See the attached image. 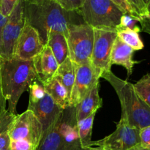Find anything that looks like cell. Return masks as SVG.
<instances>
[{
  "label": "cell",
  "instance_id": "cell-1",
  "mask_svg": "<svg viewBox=\"0 0 150 150\" xmlns=\"http://www.w3.org/2000/svg\"><path fill=\"white\" fill-rule=\"evenodd\" d=\"M25 11L26 21L38 31L44 45L51 32H59L67 38L70 25L83 23L79 21L81 17L79 13L65 10L53 0L39 4L26 1Z\"/></svg>",
  "mask_w": 150,
  "mask_h": 150
},
{
  "label": "cell",
  "instance_id": "cell-2",
  "mask_svg": "<svg viewBox=\"0 0 150 150\" xmlns=\"http://www.w3.org/2000/svg\"><path fill=\"white\" fill-rule=\"evenodd\" d=\"M0 73L3 95L8 103L7 111L17 114L16 107L21 96L29 90L30 85L38 79L33 60L1 58Z\"/></svg>",
  "mask_w": 150,
  "mask_h": 150
},
{
  "label": "cell",
  "instance_id": "cell-3",
  "mask_svg": "<svg viewBox=\"0 0 150 150\" xmlns=\"http://www.w3.org/2000/svg\"><path fill=\"white\" fill-rule=\"evenodd\" d=\"M100 78L105 79L115 90L122 108L121 120L141 130L150 125V108L135 91L133 84L120 79L111 72H104Z\"/></svg>",
  "mask_w": 150,
  "mask_h": 150
},
{
  "label": "cell",
  "instance_id": "cell-4",
  "mask_svg": "<svg viewBox=\"0 0 150 150\" xmlns=\"http://www.w3.org/2000/svg\"><path fill=\"white\" fill-rule=\"evenodd\" d=\"M77 123L76 108H64L55 122L42 133L36 150H84Z\"/></svg>",
  "mask_w": 150,
  "mask_h": 150
},
{
  "label": "cell",
  "instance_id": "cell-5",
  "mask_svg": "<svg viewBox=\"0 0 150 150\" xmlns=\"http://www.w3.org/2000/svg\"><path fill=\"white\" fill-rule=\"evenodd\" d=\"M77 13L83 22L92 28L115 29L125 14L111 0H83Z\"/></svg>",
  "mask_w": 150,
  "mask_h": 150
},
{
  "label": "cell",
  "instance_id": "cell-6",
  "mask_svg": "<svg viewBox=\"0 0 150 150\" xmlns=\"http://www.w3.org/2000/svg\"><path fill=\"white\" fill-rule=\"evenodd\" d=\"M29 92L27 110L32 111L41 123L43 133L55 122L64 109L54 102L38 79L30 85Z\"/></svg>",
  "mask_w": 150,
  "mask_h": 150
},
{
  "label": "cell",
  "instance_id": "cell-7",
  "mask_svg": "<svg viewBox=\"0 0 150 150\" xmlns=\"http://www.w3.org/2000/svg\"><path fill=\"white\" fill-rule=\"evenodd\" d=\"M69 57L76 64L91 62L94 28L85 23L69 26L67 37Z\"/></svg>",
  "mask_w": 150,
  "mask_h": 150
},
{
  "label": "cell",
  "instance_id": "cell-8",
  "mask_svg": "<svg viewBox=\"0 0 150 150\" xmlns=\"http://www.w3.org/2000/svg\"><path fill=\"white\" fill-rule=\"evenodd\" d=\"M26 1L18 0L7 18V23L3 29L0 49V57L2 59L13 58L16 42L26 23Z\"/></svg>",
  "mask_w": 150,
  "mask_h": 150
},
{
  "label": "cell",
  "instance_id": "cell-9",
  "mask_svg": "<svg viewBox=\"0 0 150 150\" xmlns=\"http://www.w3.org/2000/svg\"><path fill=\"white\" fill-rule=\"evenodd\" d=\"M117 38L115 29L94 28V43L91 62L100 78L104 72L111 70V54Z\"/></svg>",
  "mask_w": 150,
  "mask_h": 150
},
{
  "label": "cell",
  "instance_id": "cell-10",
  "mask_svg": "<svg viewBox=\"0 0 150 150\" xmlns=\"http://www.w3.org/2000/svg\"><path fill=\"white\" fill-rule=\"evenodd\" d=\"M11 141H26L38 147L42 135L41 123L31 111L16 114L8 130Z\"/></svg>",
  "mask_w": 150,
  "mask_h": 150
},
{
  "label": "cell",
  "instance_id": "cell-11",
  "mask_svg": "<svg viewBox=\"0 0 150 150\" xmlns=\"http://www.w3.org/2000/svg\"><path fill=\"white\" fill-rule=\"evenodd\" d=\"M140 130L120 119L117 128L101 140L92 141V146H101L110 150H128L140 144Z\"/></svg>",
  "mask_w": 150,
  "mask_h": 150
},
{
  "label": "cell",
  "instance_id": "cell-12",
  "mask_svg": "<svg viewBox=\"0 0 150 150\" xmlns=\"http://www.w3.org/2000/svg\"><path fill=\"white\" fill-rule=\"evenodd\" d=\"M44 46L38 31L26 21L16 42L13 58L22 61L32 60L42 51Z\"/></svg>",
  "mask_w": 150,
  "mask_h": 150
},
{
  "label": "cell",
  "instance_id": "cell-13",
  "mask_svg": "<svg viewBox=\"0 0 150 150\" xmlns=\"http://www.w3.org/2000/svg\"><path fill=\"white\" fill-rule=\"evenodd\" d=\"M100 76L92 63L76 64V78L70 96V106L76 107L85 95L100 83Z\"/></svg>",
  "mask_w": 150,
  "mask_h": 150
},
{
  "label": "cell",
  "instance_id": "cell-14",
  "mask_svg": "<svg viewBox=\"0 0 150 150\" xmlns=\"http://www.w3.org/2000/svg\"><path fill=\"white\" fill-rule=\"evenodd\" d=\"M32 60L38 79L40 81H44L54 77L59 65L51 48L46 45L44 46L42 51Z\"/></svg>",
  "mask_w": 150,
  "mask_h": 150
},
{
  "label": "cell",
  "instance_id": "cell-15",
  "mask_svg": "<svg viewBox=\"0 0 150 150\" xmlns=\"http://www.w3.org/2000/svg\"><path fill=\"white\" fill-rule=\"evenodd\" d=\"M134 50L117 37L114 41L111 54V64L121 65L126 69L127 77L131 76L133 66L139 63L133 59Z\"/></svg>",
  "mask_w": 150,
  "mask_h": 150
},
{
  "label": "cell",
  "instance_id": "cell-16",
  "mask_svg": "<svg viewBox=\"0 0 150 150\" xmlns=\"http://www.w3.org/2000/svg\"><path fill=\"white\" fill-rule=\"evenodd\" d=\"M99 89L100 83H98L75 107L77 122L97 113L98 109L103 106V100L100 97Z\"/></svg>",
  "mask_w": 150,
  "mask_h": 150
},
{
  "label": "cell",
  "instance_id": "cell-17",
  "mask_svg": "<svg viewBox=\"0 0 150 150\" xmlns=\"http://www.w3.org/2000/svg\"><path fill=\"white\" fill-rule=\"evenodd\" d=\"M46 92L49 94L54 102L61 108L64 109L70 106V97L66 88L62 84L61 82L53 77L44 81H41Z\"/></svg>",
  "mask_w": 150,
  "mask_h": 150
},
{
  "label": "cell",
  "instance_id": "cell-18",
  "mask_svg": "<svg viewBox=\"0 0 150 150\" xmlns=\"http://www.w3.org/2000/svg\"><path fill=\"white\" fill-rule=\"evenodd\" d=\"M45 45L51 48L59 64H61L69 57L67 38L63 34L51 32L48 35Z\"/></svg>",
  "mask_w": 150,
  "mask_h": 150
},
{
  "label": "cell",
  "instance_id": "cell-19",
  "mask_svg": "<svg viewBox=\"0 0 150 150\" xmlns=\"http://www.w3.org/2000/svg\"><path fill=\"white\" fill-rule=\"evenodd\" d=\"M76 64L73 62L70 57H67L61 64L59 65L54 77L58 79L62 84L66 88L70 97L73 90L76 78Z\"/></svg>",
  "mask_w": 150,
  "mask_h": 150
},
{
  "label": "cell",
  "instance_id": "cell-20",
  "mask_svg": "<svg viewBox=\"0 0 150 150\" xmlns=\"http://www.w3.org/2000/svg\"><path fill=\"white\" fill-rule=\"evenodd\" d=\"M96 113L78 122V133L81 144L83 149L92 146V134L94 120Z\"/></svg>",
  "mask_w": 150,
  "mask_h": 150
},
{
  "label": "cell",
  "instance_id": "cell-21",
  "mask_svg": "<svg viewBox=\"0 0 150 150\" xmlns=\"http://www.w3.org/2000/svg\"><path fill=\"white\" fill-rule=\"evenodd\" d=\"M116 30L117 32V37L134 51L143 49L144 45L141 39L139 32L122 27H117Z\"/></svg>",
  "mask_w": 150,
  "mask_h": 150
},
{
  "label": "cell",
  "instance_id": "cell-22",
  "mask_svg": "<svg viewBox=\"0 0 150 150\" xmlns=\"http://www.w3.org/2000/svg\"><path fill=\"white\" fill-rule=\"evenodd\" d=\"M133 87L141 99L150 108V73L133 84Z\"/></svg>",
  "mask_w": 150,
  "mask_h": 150
},
{
  "label": "cell",
  "instance_id": "cell-23",
  "mask_svg": "<svg viewBox=\"0 0 150 150\" xmlns=\"http://www.w3.org/2000/svg\"><path fill=\"white\" fill-rule=\"evenodd\" d=\"M59 4L63 9L70 12L77 13L82 7L83 0H53Z\"/></svg>",
  "mask_w": 150,
  "mask_h": 150
},
{
  "label": "cell",
  "instance_id": "cell-24",
  "mask_svg": "<svg viewBox=\"0 0 150 150\" xmlns=\"http://www.w3.org/2000/svg\"><path fill=\"white\" fill-rule=\"evenodd\" d=\"M115 5H117L125 14H128L132 16H134L139 18H142L139 16L137 13L135 12L132 6L130 5V3L127 0H111Z\"/></svg>",
  "mask_w": 150,
  "mask_h": 150
},
{
  "label": "cell",
  "instance_id": "cell-25",
  "mask_svg": "<svg viewBox=\"0 0 150 150\" xmlns=\"http://www.w3.org/2000/svg\"><path fill=\"white\" fill-rule=\"evenodd\" d=\"M127 1L139 16L142 18H148L147 9L142 0H127Z\"/></svg>",
  "mask_w": 150,
  "mask_h": 150
},
{
  "label": "cell",
  "instance_id": "cell-26",
  "mask_svg": "<svg viewBox=\"0 0 150 150\" xmlns=\"http://www.w3.org/2000/svg\"><path fill=\"white\" fill-rule=\"evenodd\" d=\"M10 150H36V147L26 141H11Z\"/></svg>",
  "mask_w": 150,
  "mask_h": 150
},
{
  "label": "cell",
  "instance_id": "cell-27",
  "mask_svg": "<svg viewBox=\"0 0 150 150\" xmlns=\"http://www.w3.org/2000/svg\"><path fill=\"white\" fill-rule=\"evenodd\" d=\"M139 137L140 144L143 147L150 150V125L141 129Z\"/></svg>",
  "mask_w": 150,
  "mask_h": 150
},
{
  "label": "cell",
  "instance_id": "cell-28",
  "mask_svg": "<svg viewBox=\"0 0 150 150\" xmlns=\"http://www.w3.org/2000/svg\"><path fill=\"white\" fill-rule=\"evenodd\" d=\"M18 0H1L0 12L3 16L8 17Z\"/></svg>",
  "mask_w": 150,
  "mask_h": 150
},
{
  "label": "cell",
  "instance_id": "cell-29",
  "mask_svg": "<svg viewBox=\"0 0 150 150\" xmlns=\"http://www.w3.org/2000/svg\"><path fill=\"white\" fill-rule=\"evenodd\" d=\"M1 59L0 57V67H1ZM6 101L5 98H4L2 92V88H1V73H0V117H2L3 115L7 112V109H6Z\"/></svg>",
  "mask_w": 150,
  "mask_h": 150
},
{
  "label": "cell",
  "instance_id": "cell-30",
  "mask_svg": "<svg viewBox=\"0 0 150 150\" xmlns=\"http://www.w3.org/2000/svg\"><path fill=\"white\" fill-rule=\"evenodd\" d=\"M10 142L8 133H0V149H10Z\"/></svg>",
  "mask_w": 150,
  "mask_h": 150
},
{
  "label": "cell",
  "instance_id": "cell-31",
  "mask_svg": "<svg viewBox=\"0 0 150 150\" xmlns=\"http://www.w3.org/2000/svg\"><path fill=\"white\" fill-rule=\"evenodd\" d=\"M7 18L3 16L0 12V49H1V38H2V32L3 29H4V26H5L6 23H7Z\"/></svg>",
  "mask_w": 150,
  "mask_h": 150
},
{
  "label": "cell",
  "instance_id": "cell-32",
  "mask_svg": "<svg viewBox=\"0 0 150 150\" xmlns=\"http://www.w3.org/2000/svg\"><path fill=\"white\" fill-rule=\"evenodd\" d=\"M84 150H110L106 148L101 147V146H90V147L86 148Z\"/></svg>",
  "mask_w": 150,
  "mask_h": 150
},
{
  "label": "cell",
  "instance_id": "cell-33",
  "mask_svg": "<svg viewBox=\"0 0 150 150\" xmlns=\"http://www.w3.org/2000/svg\"><path fill=\"white\" fill-rule=\"evenodd\" d=\"M128 150H148L147 149H146V148L143 147V146H142V145L139 144L136 145V146H133V147L130 148V149H129Z\"/></svg>",
  "mask_w": 150,
  "mask_h": 150
},
{
  "label": "cell",
  "instance_id": "cell-34",
  "mask_svg": "<svg viewBox=\"0 0 150 150\" xmlns=\"http://www.w3.org/2000/svg\"><path fill=\"white\" fill-rule=\"evenodd\" d=\"M47 1V0H26V1L32 4H39V3L43 2V1Z\"/></svg>",
  "mask_w": 150,
  "mask_h": 150
},
{
  "label": "cell",
  "instance_id": "cell-35",
  "mask_svg": "<svg viewBox=\"0 0 150 150\" xmlns=\"http://www.w3.org/2000/svg\"><path fill=\"white\" fill-rule=\"evenodd\" d=\"M146 9H147V13H148V18H150V0L148 1V4L146 5Z\"/></svg>",
  "mask_w": 150,
  "mask_h": 150
},
{
  "label": "cell",
  "instance_id": "cell-36",
  "mask_svg": "<svg viewBox=\"0 0 150 150\" xmlns=\"http://www.w3.org/2000/svg\"><path fill=\"white\" fill-rule=\"evenodd\" d=\"M142 1H143V2L144 3L145 5H146H146H147L148 1H149V0H142Z\"/></svg>",
  "mask_w": 150,
  "mask_h": 150
},
{
  "label": "cell",
  "instance_id": "cell-37",
  "mask_svg": "<svg viewBox=\"0 0 150 150\" xmlns=\"http://www.w3.org/2000/svg\"><path fill=\"white\" fill-rule=\"evenodd\" d=\"M0 150H10V149H0Z\"/></svg>",
  "mask_w": 150,
  "mask_h": 150
},
{
  "label": "cell",
  "instance_id": "cell-38",
  "mask_svg": "<svg viewBox=\"0 0 150 150\" xmlns=\"http://www.w3.org/2000/svg\"><path fill=\"white\" fill-rule=\"evenodd\" d=\"M0 4H1V0H0Z\"/></svg>",
  "mask_w": 150,
  "mask_h": 150
}]
</instances>
